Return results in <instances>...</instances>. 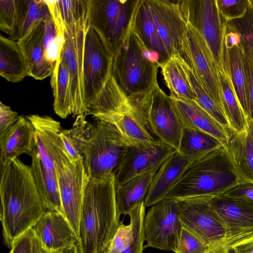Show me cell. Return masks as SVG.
Listing matches in <instances>:
<instances>
[{"label":"cell","mask_w":253,"mask_h":253,"mask_svg":"<svg viewBox=\"0 0 253 253\" xmlns=\"http://www.w3.org/2000/svg\"><path fill=\"white\" fill-rule=\"evenodd\" d=\"M96 120L90 124L83 148L85 170L91 178L115 177L128 146L113 125Z\"/></svg>","instance_id":"6"},{"label":"cell","mask_w":253,"mask_h":253,"mask_svg":"<svg viewBox=\"0 0 253 253\" xmlns=\"http://www.w3.org/2000/svg\"><path fill=\"white\" fill-rule=\"evenodd\" d=\"M160 67L165 83L170 90V94L196 101L191 84L177 56H171L161 65Z\"/></svg>","instance_id":"34"},{"label":"cell","mask_w":253,"mask_h":253,"mask_svg":"<svg viewBox=\"0 0 253 253\" xmlns=\"http://www.w3.org/2000/svg\"><path fill=\"white\" fill-rule=\"evenodd\" d=\"M9 253H44V250L31 228L14 242Z\"/></svg>","instance_id":"44"},{"label":"cell","mask_w":253,"mask_h":253,"mask_svg":"<svg viewBox=\"0 0 253 253\" xmlns=\"http://www.w3.org/2000/svg\"><path fill=\"white\" fill-rule=\"evenodd\" d=\"M32 228L44 251L48 253L78 241L64 215L58 211H47Z\"/></svg>","instance_id":"19"},{"label":"cell","mask_w":253,"mask_h":253,"mask_svg":"<svg viewBox=\"0 0 253 253\" xmlns=\"http://www.w3.org/2000/svg\"><path fill=\"white\" fill-rule=\"evenodd\" d=\"M54 162L63 213L78 239L81 207L89 177L83 157L72 160L60 138L55 150Z\"/></svg>","instance_id":"7"},{"label":"cell","mask_w":253,"mask_h":253,"mask_svg":"<svg viewBox=\"0 0 253 253\" xmlns=\"http://www.w3.org/2000/svg\"><path fill=\"white\" fill-rule=\"evenodd\" d=\"M159 35L170 56L182 52L187 23L179 9L178 0H148Z\"/></svg>","instance_id":"18"},{"label":"cell","mask_w":253,"mask_h":253,"mask_svg":"<svg viewBox=\"0 0 253 253\" xmlns=\"http://www.w3.org/2000/svg\"><path fill=\"white\" fill-rule=\"evenodd\" d=\"M145 207L144 202H142L128 214L132 228V239L128 245L119 253H144Z\"/></svg>","instance_id":"39"},{"label":"cell","mask_w":253,"mask_h":253,"mask_svg":"<svg viewBox=\"0 0 253 253\" xmlns=\"http://www.w3.org/2000/svg\"><path fill=\"white\" fill-rule=\"evenodd\" d=\"M140 0H88L87 24L104 38L112 53L131 29Z\"/></svg>","instance_id":"8"},{"label":"cell","mask_w":253,"mask_h":253,"mask_svg":"<svg viewBox=\"0 0 253 253\" xmlns=\"http://www.w3.org/2000/svg\"><path fill=\"white\" fill-rule=\"evenodd\" d=\"M222 146L218 139L208 133L184 127L177 152L192 163Z\"/></svg>","instance_id":"32"},{"label":"cell","mask_w":253,"mask_h":253,"mask_svg":"<svg viewBox=\"0 0 253 253\" xmlns=\"http://www.w3.org/2000/svg\"><path fill=\"white\" fill-rule=\"evenodd\" d=\"M176 56L179 59L191 84L195 94V101L216 121L226 129L232 131L223 111L203 88L192 68L178 56Z\"/></svg>","instance_id":"36"},{"label":"cell","mask_w":253,"mask_h":253,"mask_svg":"<svg viewBox=\"0 0 253 253\" xmlns=\"http://www.w3.org/2000/svg\"><path fill=\"white\" fill-rule=\"evenodd\" d=\"M159 67L132 28L113 53L112 74L126 98L148 92L159 86Z\"/></svg>","instance_id":"5"},{"label":"cell","mask_w":253,"mask_h":253,"mask_svg":"<svg viewBox=\"0 0 253 253\" xmlns=\"http://www.w3.org/2000/svg\"><path fill=\"white\" fill-rule=\"evenodd\" d=\"M184 127L198 129L208 133L225 146L232 132L216 121L196 101L170 94Z\"/></svg>","instance_id":"21"},{"label":"cell","mask_w":253,"mask_h":253,"mask_svg":"<svg viewBox=\"0 0 253 253\" xmlns=\"http://www.w3.org/2000/svg\"><path fill=\"white\" fill-rule=\"evenodd\" d=\"M42 22L43 28V45L45 56L49 62L55 64L65 42L64 35L59 32L50 13Z\"/></svg>","instance_id":"38"},{"label":"cell","mask_w":253,"mask_h":253,"mask_svg":"<svg viewBox=\"0 0 253 253\" xmlns=\"http://www.w3.org/2000/svg\"><path fill=\"white\" fill-rule=\"evenodd\" d=\"M35 143V128L27 118L19 116L16 122L0 137V165L21 154L31 155Z\"/></svg>","instance_id":"25"},{"label":"cell","mask_w":253,"mask_h":253,"mask_svg":"<svg viewBox=\"0 0 253 253\" xmlns=\"http://www.w3.org/2000/svg\"><path fill=\"white\" fill-rule=\"evenodd\" d=\"M120 216L114 177L89 178L80 213L79 253H107L121 223Z\"/></svg>","instance_id":"2"},{"label":"cell","mask_w":253,"mask_h":253,"mask_svg":"<svg viewBox=\"0 0 253 253\" xmlns=\"http://www.w3.org/2000/svg\"><path fill=\"white\" fill-rule=\"evenodd\" d=\"M0 166V218L4 243L11 248L48 209L30 166L18 158Z\"/></svg>","instance_id":"1"},{"label":"cell","mask_w":253,"mask_h":253,"mask_svg":"<svg viewBox=\"0 0 253 253\" xmlns=\"http://www.w3.org/2000/svg\"><path fill=\"white\" fill-rule=\"evenodd\" d=\"M132 29L160 67L170 58L158 32L148 0H139Z\"/></svg>","instance_id":"22"},{"label":"cell","mask_w":253,"mask_h":253,"mask_svg":"<svg viewBox=\"0 0 253 253\" xmlns=\"http://www.w3.org/2000/svg\"><path fill=\"white\" fill-rule=\"evenodd\" d=\"M0 75L18 83L28 76L25 58L18 42L0 36Z\"/></svg>","instance_id":"29"},{"label":"cell","mask_w":253,"mask_h":253,"mask_svg":"<svg viewBox=\"0 0 253 253\" xmlns=\"http://www.w3.org/2000/svg\"><path fill=\"white\" fill-rule=\"evenodd\" d=\"M190 163L177 151L168 158L152 180L144 202L145 207H152L163 200Z\"/></svg>","instance_id":"26"},{"label":"cell","mask_w":253,"mask_h":253,"mask_svg":"<svg viewBox=\"0 0 253 253\" xmlns=\"http://www.w3.org/2000/svg\"><path fill=\"white\" fill-rule=\"evenodd\" d=\"M156 173L138 175L115 188L116 204L120 215L128 214L138 205L145 202Z\"/></svg>","instance_id":"28"},{"label":"cell","mask_w":253,"mask_h":253,"mask_svg":"<svg viewBox=\"0 0 253 253\" xmlns=\"http://www.w3.org/2000/svg\"><path fill=\"white\" fill-rule=\"evenodd\" d=\"M44 253H48L44 251ZM49 253H79V251L77 244H75Z\"/></svg>","instance_id":"50"},{"label":"cell","mask_w":253,"mask_h":253,"mask_svg":"<svg viewBox=\"0 0 253 253\" xmlns=\"http://www.w3.org/2000/svg\"><path fill=\"white\" fill-rule=\"evenodd\" d=\"M241 45L243 48L250 99L249 113L247 119L253 120V49L248 46Z\"/></svg>","instance_id":"46"},{"label":"cell","mask_w":253,"mask_h":253,"mask_svg":"<svg viewBox=\"0 0 253 253\" xmlns=\"http://www.w3.org/2000/svg\"><path fill=\"white\" fill-rule=\"evenodd\" d=\"M17 16V3L15 0H0V29L8 35L13 34Z\"/></svg>","instance_id":"43"},{"label":"cell","mask_w":253,"mask_h":253,"mask_svg":"<svg viewBox=\"0 0 253 253\" xmlns=\"http://www.w3.org/2000/svg\"><path fill=\"white\" fill-rule=\"evenodd\" d=\"M178 4L185 21L206 42L218 72L225 71L224 39L227 21L219 11L216 0H180Z\"/></svg>","instance_id":"10"},{"label":"cell","mask_w":253,"mask_h":253,"mask_svg":"<svg viewBox=\"0 0 253 253\" xmlns=\"http://www.w3.org/2000/svg\"><path fill=\"white\" fill-rule=\"evenodd\" d=\"M98 120L113 125L128 147L154 140L142 115L126 102L116 112L105 115Z\"/></svg>","instance_id":"20"},{"label":"cell","mask_w":253,"mask_h":253,"mask_svg":"<svg viewBox=\"0 0 253 253\" xmlns=\"http://www.w3.org/2000/svg\"><path fill=\"white\" fill-rule=\"evenodd\" d=\"M243 182H253V120L247 119L245 128L233 132L224 146Z\"/></svg>","instance_id":"24"},{"label":"cell","mask_w":253,"mask_h":253,"mask_svg":"<svg viewBox=\"0 0 253 253\" xmlns=\"http://www.w3.org/2000/svg\"><path fill=\"white\" fill-rule=\"evenodd\" d=\"M50 84L54 98L53 107L55 113L62 119L72 115L70 73L61 52L51 75Z\"/></svg>","instance_id":"30"},{"label":"cell","mask_w":253,"mask_h":253,"mask_svg":"<svg viewBox=\"0 0 253 253\" xmlns=\"http://www.w3.org/2000/svg\"><path fill=\"white\" fill-rule=\"evenodd\" d=\"M146 119L151 133L177 151L184 126L174 103L159 86L148 96Z\"/></svg>","instance_id":"14"},{"label":"cell","mask_w":253,"mask_h":253,"mask_svg":"<svg viewBox=\"0 0 253 253\" xmlns=\"http://www.w3.org/2000/svg\"><path fill=\"white\" fill-rule=\"evenodd\" d=\"M242 182L222 146L191 163L163 199L217 196Z\"/></svg>","instance_id":"3"},{"label":"cell","mask_w":253,"mask_h":253,"mask_svg":"<svg viewBox=\"0 0 253 253\" xmlns=\"http://www.w3.org/2000/svg\"><path fill=\"white\" fill-rule=\"evenodd\" d=\"M226 31L238 34L241 43L253 49V3L251 0H249L247 11L243 17L227 22Z\"/></svg>","instance_id":"40"},{"label":"cell","mask_w":253,"mask_h":253,"mask_svg":"<svg viewBox=\"0 0 253 253\" xmlns=\"http://www.w3.org/2000/svg\"><path fill=\"white\" fill-rule=\"evenodd\" d=\"M17 16L13 34L9 39L18 42L50 14L45 0H16Z\"/></svg>","instance_id":"31"},{"label":"cell","mask_w":253,"mask_h":253,"mask_svg":"<svg viewBox=\"0 0 253 253\" xmlns=\"http://www.w3.org/2000/svg\"><path fill=\"white\" fill-rule=\"evenodd\" d=\"M57 3L66 29L79 31L88 27V0H59Z\"/></svg>","instance_id":"37"},{"label":"cell","mask_w":253,"mask_h":253,"mask_svg":"<svg viewBox=\"0 0 253 253\" xmlns=\"http://www.w3.org/2000/svg\"><path fill=\"white\" fill-rule=\"evenodd\" d=\"M177 150L159 139L128 147L114 177L117 188L138 175L156 172Z\"/></svg>","instance_id":"13"},{"label":"cell","mask_w":253,"mask_h":253,"mask_svg":"<svg viewBox=\"0 0 253 253\" xmlns=\"http://www.w3.org/2000/svg\"><path fill=\"white\" fill-rule=\"evenodd\" d=\"M251 1L253 3V0H251Z\"/></svg>","instance_id":"51"},{"label":"cell","mask_w":253,"mask_h":253,"mask_svg":"<svg viewBox=\"0 0 253 253\" xmlns=\"http://www.w3.org/2000/svg\"><path fill=\"white\" fill-rule=\"evenodd\" d=\"M175 253H210L209 246L198 237L183 228Z\"/></svg>","instance_id":"41"},{"label":"cell","mask_w":253,"mask_h":253,"mask_svg":"<svg viewBox=\"0 0 253 253\" xmlns=\"http://www.w3.org/2000/svg\"><path fill=\"white\" fill-rule=\"evenodd\" d=\"M233 253H253V238L233 247Z\"/></svg>","instance_id":"49"},{"label":"cell","mask_w":253,"mask_h":253,"mask_svg":"<svg viewBox=\"0 0 253 253\" xmlns=\"http://www.w3.org/2000/svg\"><path fill=\"white\" fill-rule=\"evenodd\" d=\"M187 23L186 38L191 57L189 66L205 90L223 111L222 86L212 53L198 31Z\"/></svg>","instance_id":"15"},{"label":"cell","mask_w":253,"mask_h":253,"mask_svg":"<svg viewBox=\"0 0 253 253\" xmlns=\"http://www.w3.org/2000/svg\"><path fill=\"white\" fill-rule=\"evenodd\" d=\"M42 22L18 41L25 58L28 76L37 80L51 76L55 65L49 62L45 56Z\"/></svg>","instance_id":"23"},{"label":"cell","mask_w":253,"mask_h":253,"mask_svg":"<svg viewBox=\"0 0 253 253\" xmlns=\"http://www.w3.org/2000/svg\"><path fill=\"white\" fill-rule=\"evenodd\" d=\"M19 116L8 106L0 102V137L3 136L16 122Z\"/></svg>","instance_id":"47"},{"label":"cell","mask_w":253,"mask_h":253,"mask_svg":"<svg viewBox=\"0 0 253 253\" xmlns=\"http://www.w3.org/2000/svg\"><path fill=\"white\" fill-rule=\"evenodd\" d=\"M241 42L240 35L235 32H226L224 39V45L227 48H230Z\"/></svg>","instance_id":"48"},{"label":"cell","mask_w":253,"mask_h":253,"mask_svg":"<svg viewBox=\"0 0 253 253\" xmlns=\"http://www.w3.org/2000/svg\"><path fill=\"white\" fill-rule=\"evenodd\" d=\"M213 196H200L177 200L184 228L207 244L210 253H229L223 224L212 205Z\"/></svg>","instance_id":"9"},{"label":"cell","mask_w":253,"mask_h":253,"mask_svg":"<svg viewBox=\"0 0 253 253\" xmlns=\"http://www.w3.org/2000/svg\"><path fill=\"white\" fill-rule=\"evenodd\" d=\"M112 57L113 53L101 34L88 26L84 40L83 64L85 103L88 113L112 75Z\"/></svg>","instance_id":"11"},{"label":"cell","mask_w":253,"mask_h":253,"mask_svg":"<svg viewBox=\"0 0 253 253\" xmlns=\"http://www.w3.org/2000/svg\"><path fill=\"white\" fill-rule=\"evenodd\" d=\"M220 195L244 202L253 207V182H242Z\"/></svg>","instance_id":"45"},{"label":"cell","mask_w":253,"mask_h":253,"mask_svg":"<svg viewBox=\"0 0 253 253\" xmlns=\"http://www.w3.org/2000/svg\"><path fill=\"white\" fill-rule=\"evenodd\" d=\"M87 28L79 31H70L65 28L64 33L65 42L61 53L70 73L73 117L88 114L85 103L83 76L84 44Z\"/></svg>","instance_id":"17"},{"label":"cell","mask_w":253,"mask_h":253,"mask_svg":"<svg viewBox=\"0 0 253 253\" xmlns=\"http://www.w3.org/2000/svg\"><path fill=\"white\" fill-rule=\"evenodd\" d=\"M26 117L35 128L30 167L35 182L48 211L64 214L54 162L61 130L60 123L46 115L33 114Z\"/></svg>","instance_id":"4"},{"label":"cell","mask_w":253,"mask_h":253,"mask_svg":"<svg viewBox=\"0 0 253 253\" xmlns=\"http://www.w3.org/2000/svg\"><path fill=\"white\" fill-rule=\"evenodd\" d=\"M183 226L177 200L165 199L153 205L145 214L144 237L146 247L174 252Z\"/></svg>","instance_id":"12"},{"label":"cell","mask_w":253,"mask_h":253,"mask_svg":"<svg viewBox=\"0 0 253 253\" xmlns=\"http://www.w3.org/2000/svg\"><path fill=\"white\" fill-rule=\"evenodd\" d=\"M223 92V109L232 131H243L247 118L236 94L228 70L219 72Z\"/></svg>","instance_id":"33"},{"label":"cell","mask_w":253,"mask_h":253,"mask_svg":"<svg viewBox=\"0 0 253 253\" xmlns=\"http://www.w3.org/2000/svg\"><path fill=\"white\" fill-rule=\"evenodd\" d=\"M86 116H77L71 128L61 129L59 133L63 147L72 160H78L83 156L84 144L91 124L86 120Z\"/></svg>","instance_id":"35"},{"label":"cell","mask_w":253,"mask_h":253,"mask_svg":"<svg viewBox=\"0 0 253 253\" xmlns=\"http://www.w3.org/2000/svg\"><path fill=\"white\" fill-rule=\"evenodd\" d=\"M212 205L225 230L226 249L253 238V207L239 200L222 195L213 196Z\"/></svg>","instance_id":"16"},{"label":"cell","mask_w":253,"mask_h":253,"mask_svg":"<svg viewBox=\"0 0 253 253\" xmlns=\"http://www.w3.org/2000/svg\"><path fill=\"white\" fill-rule=\"evenodd\" d=\"M223 58L224 66L228 70L236 94L248 119L250 99L243 48L241 42L230 48L224 45Z\"/></svg>","instance_id":"27"},{"label":"cell","mask_w":253,"mask_h":253,"mask_svg":"<svg viewBox=\"0 0 253 253\" xmlns=\"http://www.w3.org/2000/svg\"><path fill=\"white\" fill-rule=\"evenodd\" d=\"M219 11L228 22L243 17L246 14L249 0H216Z\"/></svg>","instance_id":"42"}]
</instances>
